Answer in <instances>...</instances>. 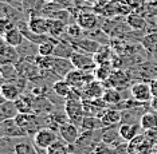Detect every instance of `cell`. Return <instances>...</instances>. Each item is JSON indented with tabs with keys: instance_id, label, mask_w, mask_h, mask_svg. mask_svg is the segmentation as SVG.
<instances>
[{
	"instance_id": "6da1fadb",
	"label": "cell",
	"mask_w": 157,
	"mask_h": 154,
	"mask_svg": "<svg viewBox=\"0 0 157 154\" xmlns=\"http://www.w3.org/2000/svg\"><path fill=\"white\" fill-rule=\"evenodd\" d=\"M65 113L71 123L81 126L85 115L83 103L82 101H71V99H65Z\"/></svg>"
},
{
	"instance_id": "836d02e7",
	"label": "cell",
	"mask_w": 157,
	"mask_h": 154,
	"mask_svg": "<svg viewBox=\"0 0 157 154\" xmlns=\"http://www.w3.org/2000/svg\"><path fill=\"white\" fill-rule=\"evenodd\" d=\"M93 154H114V148H112L110 145L101 141L95 145L94 150H93Z\"/></svg>"
},
{
	"instance_id": "9a60e30c",
	"label": "cell",
	"mask_w": 157,
	"mask_h": 154,
	"mask_svg": "<svg viewBox=\"0 0 157 154\" xmlns=\"http://www.w3.org/2000/svg\"><path fill=\"white\" fill-rule=\"evenodd\" d=\"M74 70V66L70 59H62V58H55L54 56V64H52L51 73L56 75L59 79H65L66 75Z\"/></svg>"
},
{
	"instance_id": "277c9868",
	"label": "cell",
	"mask_w": 157,
	"mask_h": 154,
	"mask_svg": "<svg viewBox=\"0 0 157 154\" xmlns=\"http://www.w3.org/2000/svg\"><path fill=\"white\" fill-rule=\"evenodd\" d=\"M15 121H16V123L19 125V127L27 134V137L35 135L42 129V127H39V117L33 113L31 114H19V115L15 118Z\"/></svg>"
},
{
	"instance_id": "7c38bea8",
	"label": "cell",
	"mask_w": 157,
	"mask_h": 154,
	"mask_svg": "<svg viewBox=\"0 0 157 154\" xmlns=\"http://www.w3.org/2000/svg\"><path fill=\"white\" fill-rule=\"evenodd\" d=\"M71 43H73L75 51L85 52V54H89V55H93V56L101 48V44H99L98 42L93 40V39H89V38H85V36L81 39H77V40H73Z\"/></svg>"
},
{
	"instance_id": "8d00e7d4",
	"label": "cell",
	"mask_w": 157,
	"mask_h": 154,
	"mask_svg": "<svg viewBox=\"0 0 157 154\" xmlns=\"http://www.w3.org/2000/svg\"><path fill=\"white\" fill-rule=\"evenodd\" d=\"M149 85H151L152 95H153V98H155V96H157V78H155V79H151V81H149Z\"/></svg>"
},
{
	"instance_id": "d4e9b609",
	"label": "cell",
	"mask_w": 157,
	"mask_h": 154,
	"mask_svg": "<svg viewBox=\"0 0 157 154\" xmlns=\"http://www.w3.org/2000/svg\"><path fill=\"white\" fill-rule=\"evenodd\" d=\"M66 27L67 24L63 21L48 17V35L51 38L62 39V36H65L66 34Z\"/></svg>"
},
{
	"instance_id": "5b68a950",
	"label": "cell",
	"mask_w": 157,
	"mask_h": 154,
	"mask_svg": "<svg viewBox=\"0 0 157 154\" xmlns=\"http://www.w3.org/2000/svg\"><path fill=\"white\" fill-rule=\"evenodd\" d=\"M70 60L73 63L74 69H78V70L83 71V73H93V71L97 69V63L94 60V56L85 54V52L75 51Z\"/></svg>"
},
{
	"instance_id": "f35d334b",
	"label": "cell",
	"mask_w": 157,
	"mask_h": 154,
	"mask_svg": "<svg viewBox=\"0 0 157 154\" xmlns=\"http://www.w3.org/2000/svg\"><path fill=\"white\" fill-rule=\"evenodd\" d=\"M46 2H52V3H62V4L65 6V3H63V0H46Z\"/></svg>"
},
{
	"instance_id": "f1b7e54d",
	"label": "cell",
	"mask_w": 157,
	"mask_h": 154,
	"mask_svg": "<svg viewBox=\"0 0 157 154\" xmlns=\"http://www.w3.org/2000/svg\"><path fill=\"white\" fill-rule=\"evenodd\" d=\"M140 125H141L142 131L157 127V113L156 111H145L141 115Z\"/></svg>"
},
{
	"instance_id": "d590c367",
	"label": "cell",
	"mask_w": 157,
	"mask_h": 154,
	"mask_svg": "<svg viewBox=\"0 0 157 154\" xmlns=\"http://www.w3.org/2000/svg\"><path fill=\"white\" fill-rule=\"evenodd\" d=\"M114 154H129V145L128 142H122L114 148Z\"/></svg>"
},
{
	"instance_id": "9c48e42d",
	"label": "cell",
	"mask_w": 157,
	"mask_h": 154,
	"mask_svg": "<svg viewBox=\"0 0 157 154\" xmlns=\"http://www.w3.org/2000/svg\"><path fill=\"white\" fill-rule=\"evenodd\" d=\"M58 135H60V138H62L67 145H75L81 137L77 125H74L71 122H66V123L60 125L58 129Z\"/></svg>"
},
{
	"instance_id": "2e32d148",
	"label": "cell",
	"mask_w": 157,
	"mask_h": 154,
	"mask_svg": "<svg viewBox=\"0 0 157 154\" xmlns=\"http://www.w3.org/2000/svg\"><path fill=\"white\" fill-rule=\"evenodd\" d=\"M101 119L106 129L116 127L122 122V111L117 109H106L101 115Z\"/></svg>"
},
{
	"instance_id": "4dcf8cb0",
	"label": "cell",
	"mask_w": 157,
	"mask_h": 154,
	"mask_svg": "<svg viewBox=\"0 0 157 154\" xmlns=\"http://www.w3.org/2000/svg\"><path fill=\"white\" fill-rule=\"evenodd\" d=\"M102 99L106 102V105L108 106H114V105H118L121 101H124L122 99V95H121V91L117 90V88H106L105 92H103V96Z\"/></svg>"
},
{
	"instance_id": "603a6c76",
	"label": "cell",
	"mask_w": 157,
	"mask_h": 154,
	"mask_svg": "<svg viewBox=\"0 0 157 154\" xmlns=\"http://www.w3.org/2000/svg\"><path fill=\"white\" fill-rule=\"evenodd\" d=\"M19 110L15 105V102L11 101H4L3 99L2 105H0V122L7 119H15V118L19 115Z\"/></svg>"
},
{
	"instance_id": "8992f818",
	"label": "cell",
	"mask_w": 157,
	"mask_h": 154,
	"mask_svg": "<svg viewBox=\"0 0 157 154\" xmlns=\"http://www.w3.org/2000/svg\"><path fill=\"white\" fill-rule=\"evenodd\" d=\"M129 82H130V75L128 71H124L121 69H116L110 75V78L106 82H103V86L105 88H117V90H124L129 86Z\"/></svg>"
},
{
	"instance_id": "44dd1931",
	"label": "cell",
	"mask_w": 157,
	"mask_h": 154,
	"mask_svg": "<svg viewBox=\"0 0 157 154\" xmlns=\"http://www.w3.org/2000/svg\"><path fill=\"white\" fill-rule=\"evenodd\" d=\"M2 39L7 43V44L12 46V47H16V48H19L20 46L26 42V38L23 36V34L20 32V30L19 28H16V27L10 28L8 31H6L4 34H3Z\"/></svg>"
},
{
	"instance_id": "8fae6325",
	"label": "cell",
	"mask_w": 157,
	"mask_h": 154,
	"mask_svg": "<svg viewBox=\"0 0 157 154\" xmlns=\"http://www.w3.org/2000/svg\"><path fill=\"white\" fill-rule=\"evenodd\" d=\"M77 23L81 26L83 31H91L98 28L99 24V15L90 11H83L77 16Z\"/></svg>"
},
{
	"instance_id": "e575fe53",
	"label": "cell",
	"mask_w": 157,
	"mask_h": 154,
	"mask_svg": "<svg viewBox=\"0 0 157 154\" xmlns=\"http://www.w3.org/2000/svg\"><path fill=\"white\" fill-rule=\"evenodd\" d=\"M144 134H145V137L152 142V144L157 145V127L151 129V130H146V131H144Z\"/></svg>"
},
{
	"instance_id": "3957f363",
	"label": "cell",
	"mask_w": 157,
	"mask_h": 154,
	"mask_svg": "<svg viewBox=\"0 0 157 154\" xmlns=\"http://www.w3.org/2000/svg\"><path fill=\"white\" fill-rule=\"evenodd\" d=\"M56 141H58V134L50 127H42L34 135V145L43 150H48Z\"/></svg>"
},
{
	"instance_id": "ffe728a7",
	"label": "cell",
	"mask_w": 157,
	"mask_h": 154,
	"mask_svg": "<svg viewBox=\"0 0 157 154\" xmlns=\"http://www.w3.org/2000/svg\"><path fill=\"white\" fill-rule=\"evenodd\" d=\"M125 20H126V24L133 31H146L148 20H146V17L142 13L132 12L128 16H125Z\"/></svg>"
},
{
	"instance_id": "cb8c5ba5",
	"label": "cell",
	"mask_w": 157,
	"mask_h": 154,
	"mask_svg": "<svg viewBox=\"0 0 157 154\" xmlns=\"http://www.w3.org/2000/svg\"><path fill=\"white\" fill-rule=\"evenodd\" d=\"M114 59L113 50L109 46H101V48L94 54V60L97 63V66H103V64H112Z\"/></svg>"
},
{
	"instance_id": "d6a6232c",
	"label": "cell",
	"mask_w": 157,
	"mask_h": 154,
	"mask_svg": "<svg viewBox=\"0 0 157 154\" xmlns=\"http://www.w3.org/2000/svg\"><path fill=\"white\" fill-rule=\"evenodd\" d=\"M13 152H15V154H39L36 146H33V144L27 141L15 144L13 145Z\"/></svg>"
},
{
	"instance_id": "7402d4cb",
	"label": "cell",
	"mask_w": 157,
	"mask_h": 154,
	"mask_svg": "<svg viewBox=\"0 0 157 154\" xmlns=\"http://www.w3.org/2000/svg\"><path fill=\"white\" fill-rule=\"evenodd\" d=\"M65 79L73 88H79V90H82V88L85 87V85H86V74L78 69H74L66 75Z\"/></svg>"
},
{
	"instance_id": "f546056e",
	"label": "cell",
	"mask_w": 157,
	"mask_h": 154,
	"mask_svg": "<svg viewBox=\"0 0 157 154\" xmlns=\"http://www.w3.org/2000/svg\"><path fill=\"white\" fill-rule=\"evenodd\" d=\"M71 90H73V87L67 83L66 79H56L54 83H52V91H54V94L63 99H66L67 96H69Z\"/></svg>"
},
{
	"instance_id": "7a4b0ae2",
	"label": "cell",
	"mask_w": 157,
	"mask_h": 154,
	"mask_svg": "<svg viewBox=\"0 0 157 154\" xmlns=\"http://www.w3.org/2000/svg\"><path fill=\"white\" fill-rule=\"evenodd\" d=\"M130 95L134 101H137L140 103H144V105L151 103V101L153 99V95H152L149 82L140 81V82L133 83L130 86Z\"/></svg>"
},
{
	"instance_id": "52a82bcc",
	"label": "cell",
	"mask_w": 157,
	"mask_h": 154,
	"mask_svg": "<svg viewBox=\"0 0 157 154\" xmlns=\"http://www.w3.org/2000/svg\"><path fill=\"white\" fill-rule=\"evenodd\" d=\"M55 111V106L51 102V99L48 96H34V102H33V114L38 117L46 115L50 117L51 114H54Z\"/></svg>"
},
{
	"instance_id": "30bf717a",
	"label": "cell",
	"mask_w": 157,
	"mask_h": 154,
	"mask_svg": "<svg viewBox=\"0 0 157 154\" xmlns=\"http://www.w3.org/2000/svg\"><path fill=\"white\" fill-rule=\"evenodd\" d=\"M22 59L19 51L16 47L7 44V43L2 39V47H0V64H17Z\"/></svg>"
},
{
	"instance_id": "1f68e13d",
	"label": "cell",
	"mask_w": 157,
	"mask_h": 154,
	"mask_svg": "<svg viewBox=\"0 0 157 154\" xmlns=\"http://www.w3.org/2000/svg\"><path fill=\"white\" fill-rule=\"evenodd\" d=\"M83 32H85V31L82 30L81 26H79L78 23H71V24H67L65 36L69 38L67 40L73 42V40H77V39L83 38Z\"/></svg>"
},
{
	"instance_id": "484cf974",
	"label": "cell",
	"mask_w": 157,
	"mask_h": 154,
	"mask_svg": "<svg viewBox=\"0 0 157 154\" xmlns=\"http://www.w3.org/2000/svg\"><path fill=\"white\" fill-rule=\"evenodd\" d=\"M0 74H2L3 83L4 82H13L20 77L16 64H11V63L0 64Z\"/></svg>"
},
{
	"instance_id": "5bb4252c",
	"label": "cell",
	"mask_w": 157,
	"mask_h": 154,
	"mask_svg": "<svg viewBox=\"0 0 157 154\" xmlns=\"http://www.w3.org/2000/svg\"><path fill=\"white\" fill-rule=\"evenodd\" d=\"M105 86L99 81H93L90 83H86L85 87L82 88V94H83V99H98L103 96L105 92Z\"/></svg>"
},
{
	"instance_id": "4fadbf2b",
	"label": "cell",
	"mask_w": 157,
	"mask_h": 154,
	"mask_svg": "<svg viewBox=\"0 0 157 154\" xmlns=\"http://www.w3.org/2000/svg\"><path fill=\"white\" fill-rule=\"evenodd\" d=\"M28 28L39 35H48V17L42 15L28 16Z\"/></svg>"
},
{
	"instance_id": "83f0119b",
	"label": "cell",
	"mask_w": 157,
	"mask_h": 154,
	"mask_svg": "<svg viewBox=\"0 0 157 154\" xmlns=\"http://www.w3.org/2000/svg\"><path fill=\"white\" fill-rule=\"evenodd\" d=\"M33 102H34V96L31 94H23L22 96L15 101V105L17 107L20 114H31L33 113Z\"/></svg>"
},
{
	"instance_id": "ac0fdd59",
	"label": "cell",
	"mask_w": 157,
	"mask_h": 154,
	"mask_svg": "<svg viewBox=\"0 0 157 154\" xmlns=\"http://www.w3.org/2000/svg\"><path fill=\"white\" fill-rule=\"evenodd\" d=\"M118 131H120L121 138L125 142H130L133 138L141 134L142 129L140 123H121V126L118 127Z\"/></svg>"
},
{
	"instance_id": "74e56055",
	"label": "cell",
	"mask_w": 157,
	"mask_h": 154,
	"mask_svg": "<svg viewBox=\"0 0 157 154\" xmlns=\"http://www.w3.org/2000/svg\"><path fill=\"white\" fill-rule=\"evenodd\" d=\"M149 105H151V107H152L153 111H156V113H157V96H155V98L152 99Z\"/></svg>"
},
{
	"instance_id": "4316f807",
	"label": "cell",
	"mask_w": 157,
	"mask_h": 154,
	"mask_svg": "<svg viewBox=\"0 0 157 154\" xmlns=\"http://www.w3.org/2000/svg\"><path fill=\"white\" fill-rule=\"evenodd\" d=\"M83 131H97V130H105V125L99 117H85L81 125Z\"/></svg>"
},
{
	"instance_id": "e0dca14e",
	"label": "cell",
	"mask_w": 157,
	"mask_h": 154,
	"mask_svg": "<svg viewBox=\"0 0 157 154\" xmlns=\"http://www.w3.org/2000/svg\"><path fill=\"white\" fill-rule=\"evenodd\" d=\"M0 94H2V98L4 101L15 102L19 96L23 95V92L20 91V88L16 86L15 82H4L2 85V88H0Z\"/></svg>"
},
{
	"instance_id": "d6986e66",
	"label": "cell",
	"mask_w": 157,
	"mask_h": 154,
	"mask_svg": "<svg viewBox=\"0 0 157 154\" xmlns=\"http://www.w3.org/2000/svg\"><path fill=\"white\" fill-rule=\"evenodd\" d=\"M74 52H75V48H74L73 43L65 38H62L58 42V44L55 46L54 56L55 58H62V59H71Z\"/></svg>"
},
{
	"instance_id": "ba28073f",
	"label": "cell",
	"mask_w": 157,
	"mask_h": 154,
	"mask_svg": "<svg viewBox=\"0 0 157 154\" xmlns=\"http://www.w3.org/2000/svg\"><path fill=\"white\" fill-rule=\"evenodd\" d=\"M0 135L2 138H26L27 134L24 133L15 119H7L0 122Z\"/></svg>"
}]
</instances>
